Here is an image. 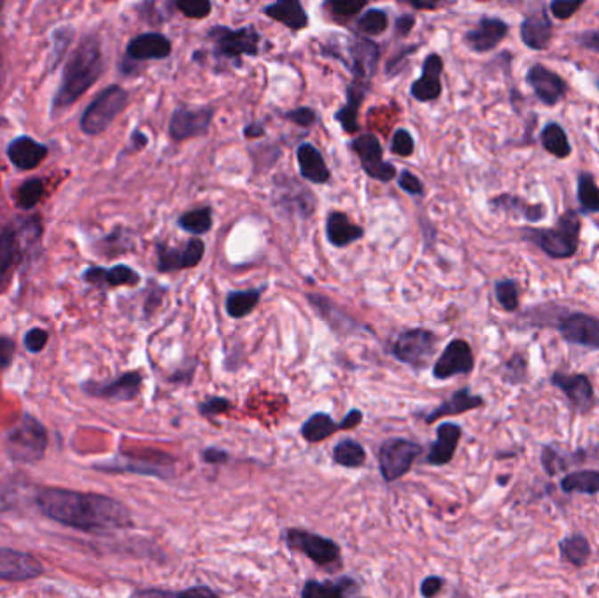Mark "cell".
Here are the masks:
<instances>
[{
  "instance_id": "59",
  "label": "cell",
  "mask_w": 599,
  "mask_h": 598,
  "mask_svg": "<svg viewBox=\"0 0 599 598\" xmlns=\"http://www.w3.org/2000/svg\"><path fill=\"white\" fill-rule=\"evenodd\" d=\"M363 423V413L360 409H351L345 418L342 420V429L344 430H352Z\"/></svg>"
},
{
  "instance_id": "27",
  "label": "cell",
  "mask_w": 599,
  "mask_h": 598,
  "mask_svg": "<svg viewBox=\"0 0 599 598\" xmlns=\"http://www.w3.org/2000/svg\"><path fill=\"white\" fill-rule=\"evenodd\" d=\"M365 235V230L352 223L342 211H331L327 217L328 242L335 248H345Z\"/></svg>"
},
{
  "instance_id": "9",
  "label": "cell",
  "mask_w": 599,
  "mask_h": 598,
  "mask_svg": "<svg viewBox=\"0 0 599 598\" xmlns=\"http://www.w3.org/2000/svg\"><path fill=\"white\" fill-rule=\"evenodd\" d=\"M436 342H438V337L432 330L412 328L398 335V339L393 344L391 353L398 362L419 371V369H425L433 358Z\"/></svg>"
},
{
  "instance_id": "63",
  "label": "cell",
  "mask_w": 599,
  "mask_h": 598,
  "mask_svg": "<svg viewBox=\"0 0 599 598\" xmlns=\"http://www.w3.org/2000/svg\"><path fill=\"white\" fill-rule=\"evenodd\" d=\"M410 4H412L414 9H436L438 7L436 4H426V2L425 4L423 2H410Z\"/></svg>"
},
{
  "instance_id": "62",
  "label": "cell",
  "mask_w": 599,
  "mask_h": 598,
  "mask_svg": "<svg viewBox=\"0 0 599 598\" xmlns=\"http://www.w3.org/2000/svg\"><path fill=\"white\" fill-rule=\"evenodd\" d=\"M134 141L137 143V148H139V150L144 148V146L148 144V137H146L144 134H141V132H135V134H134Z\"/></svg>"
},
{
  "instance_id": "55",
  "label": "cell",
  "mask_w": 599,
  "mask_h": 598,
  "mask_svg": "<svg viewBox=\"0 0 599 598\" xmlns=\"http://www.w3.org/2000/svg\"><path fill=\"white\" fill-rule=\"evenodd\" d=\"M202 460L209 465H223L230 460V453L221 449V447H216V446H211V447H206L202 451Z\"/></svg>"
},
{
  "instance_id": "32",
  "label": "cell",
  "mask_w": 599,
  "mask_h": 598,
  "mask_svg": "<svg viewBox=\"0 0 599 598\" xmlns=\"http://www.w3.org/2000/svg\"><path fill=\"white\" fill-rule=\"evenodd\" d=\"M265 14L275 21L286 25L293 32H300L309 25L305 7L298 0H279L265 7Z\"/></svg>"
},
{
  "instance_id": "35",
  "label": "cell",
  "mask_w": 599,
  "mask_h": 598,
  "mask_svg": "<svg viewBox=\"0 0 599 598\" xmlns=\"http://www.w3.org/2000/svg\"><path fill=\"white\" fill-rule=\"evenodd\" d=\"M106 472H135V474H144V476H155L168 479L174 476V463L172 458L165 462H126V463H108L102 465Z\"/></svg>"
},
{
  "instance_id": "10",
  "label": "cell",
  "mask_w": 599,
  "mask_h": 598,
  "mask_svg": "<svg viewBox=\"0 0 599 598\" xmlns=\"http://www.w3.org/2000/svg\"><path fill=\"white\" fill-rule=\"evenodd\" d=\"M126 102L128 94L117 85H112L104 92H101L81 116L83 132L88 135H97L104 132L117 118V114L125 109Z\"/></svg>"
},
{
  "instance_id": "49",
  "label": "cell",
  "mask_w": 599,
  "mask_h": 598,
  "mask_svg": "<svg viewBox=\"0 0 599 598\" xmlns=\"http://www.w3.org/2000/svg\"><path fill=\"white\" fill-rule=\"evenodd\" d=\"M414 150H416V144H414V137L410 135V132L405 130V128H398L393 134L391 153L407 159V157H410L414 153Z\"/></svg>"
},
{
  "instance_id": "24",
  "label": "cell",
  "mask_w": 599,
  "mask_h": 598,
  "mask_svg": "<svg viewBox=\"0 0 599 598\" xmlns=\"http://www.w3.org/2000/svg\"><path fill=\"white\" fill-rule=\"evenodd\" d=\"M367 94H368V83L352 79V83L347 86V102L335 112V119L342 125L345 134L358 132L360 128L358 114Z\"/></svg>"
},
{
  "instance_id": "19",
  "label": "cell",
  "mask_w": 599,
  "mask_h": 598,
  "mask_svg": "<svg viewBox=\"0 0 599 598\" xmlns=\"http://www.w3.org/2000/svg\"><path fill=\"white\" fill-rule=\"evenodd\" d=\"M141 386H142V376L139 373H126L110 382L85 384V389L86 393L99 397V398L128 402V400H134L141 393Z\"/></svg>"
},
{
  "instance_id": "33",
  "label": "cell",
  "mask_w": 599,
  "mask_h": 598,
  "mask_svg": "<svg viewBox=\"0 0 599 598\" xmlns=\"http://www.w3.org/2000/svg\"><path fill=\"white\" fill-rule=\"evenodd\" d=\"M263 290L265 286L253 288V290H242V291H230L224 300L226 315L233 320H242L249 316L260 304Z\"/></svg>"
},
{
  "instance_id": "20",
  "label": "cell",
  "mask_w": 599,
  "mask_h": 598,
  "mask_svg": "<svg viewBox=\"0 0 599 598\" xmlns=\"http://www.w3.org/2000/svg\"><path fill=\"white\" fill-rule=\"evenodd\" d=\"M559 332L564 340L599 349V320L587 315H571L561 322Z\"/></svg>"
},
{
  "instance_id": "8",
  "label": "cell",
  "mask_w": 599,
  "mask_h": 598,
  "mask_svg": "<svg viewBox=\"0 0 599 598\" xmlns=\"http://www.w3.org/2000/svg\"><path fill=\"white\" fill-rule=\"evenodd\" d=\"M423 446L403 438L393 437L384 440L379 447V471L385 483H394L412 471V465L421 456Z\"/></svg>"
},
{
  "instance_id": "6",
  "label": "cell",
  "mask_w": 599,
  "mask_h": 598,
  "mask_svg": "<svg viewBox=\"0 0 599 598\" xmlns=\"http://www.w3.org/2000/svg\"><path fill=\"white\" fill-rule=\"evenodd\" d=\"M284 543L289 551L302 553L321 569L336 570L342 565V549L329 537L304 528H287L284 532Z\"/></svg>"
},
{
  "instance_id": "25",
  "label": "cell",
  "mask_w": 599,
  "mask_h": 598,
  "mask_svg": "<svg viewBox=\"0 0 599 598\" xmlns=\"http://www.w3.org/2000/svg\"><path fill=\"white\" fill-rule=\"evenodd\" d=\"M46 155H48V148L27 135L16 137L7 148L9 160L21 170L36 168L46 159Z\"/></svg>"
},
{
  "instance_id": "37",
  "label": "cell",
  "mask_w": 599,
  "mask_h": 598,
  "mask_svg": "<svg viewBox=\"0 0 599 598\" xmlns=\"http://www.w3.org/2000/svg\"><path fill=\"white\" fill-rule=\"evenodd\" d=\"M333 462L344 469H360L367 463V451L356 438L345 437L335 444Z\"/></svg>"
},
{
  "instance_id": "31",
  "label": "cell",
  "mask_w": 599,
  "mask_h": 598,
  "mask_svg": "<svg viewBox=\"0 0 599 598\" xmlns=\"http://www.w3.org/2000/svg\"><path fill=\"white\" fill-rule=\"evenodd\" d=\"M484 404L482 397L479 395H472L468 388H463V389H457L456 393L450 395L449 400H445L443 404H440L438 407H435L432 413H428L425 416V422L428 425L435 423L436 420L440 418H445V416H456V414H463L466 411H472V409H477Z\"/></svg>"
},
{
  "instance_id": "60",
  "label": "cell",
  "mask_w": 599,
  "mask_h": 598,
  "mask_svg": "<svg viewBox=\"0 0 599 598\" xmlns=\"http://www.w3.org/2000/svg\"><path fill=\"white\" fill-rule=\"evenodd\" d=\"M579 43L587 48V50H593L599 53V29L598 30H593V32H584L580 37H579Z\"/></svg>"
},
{
  "instance_id": "12",
  "label": "cell",
  "mask_w": 599,
  "mask_h": 598,
  "mask_svg": "<svg viewBox=\"0 0 599 598\" xmlns=\"http://www.w3.org/2000/svg\"><path fill=\"white\" fill-rule=\"evenodd\" d=\"M213 119V108H177L170 116L168 134L175 143L202 137L209 132Z\"/></svg>"
},
{
  "instance_id": "7",
  "label": "cell",
  "mask_w": 599,
  "mask_h": 598,
  "mask_svg": "<svg viewBox=\"0 0 599 598\" xmlns=\"http://www.w3.org/2000/svg\"><path fill=\"white\" fill-rule=\"evenodd\" d=\"M207 37L215 45V54L231 61L235 67L242 65V56H256L260 53L262 36L253 27H240L231 30L228 27H213Z\"/></svg>"
},
{
  "instance_id": "61",
  "label": "cell",
  "mask_w": 599,
  "mask_h": 598,
  "mask_svg": "<svg viewBox=\"0 0 599 598\" xmlns=\"http://www.w3.org/2000/svg\"><path fill=\"white\" fill-rule=\"evenodd\" d=\"M265 135V128L258 123H251L244 128V137L247 139H258V137H263Z\"/></svg>"
},
{
  "instance_id": "26",
  "label": "cell",
  "mask_w": 599,
  "mask_h": 598,
  "mask_svg": "<svg viewBox=\"0 0 599 598\" xmlns=\"http://www.w3.org/2000/svg\"><path fill=\"white\" fill-rule=\"evenodd\" d=\"M296 160H298L300 174H302L304 179H307L314 184H327L329 181V177H331L329 168H328L321 152L314 144H311V143L300 144L298 150H296Z\"/></svg>"
},
{
  "instance_id": "54",
  "label": "cell",
  "mask_w": 599,
  "mask_h": 598,
  "mask_svg": "<svg viewBox=\"0 0 599 598\" xmlns=\"http://www.w3.org/2000/svg\"><path fill=\"white\" fill-rule=\"evenodd\" d=\"M48 344V333L41 328H32L27 335H25V346L28 351L32 353H39L45 349V346Z\"/></svg>"
},
{
  "instance_id": "43",
  "label": "cell",
  "mask_w": 599,
  "mask_h": 598,
  "mask_svg": "<svg viewBox=\"0 0 599 598\" xmlns=\"http://www.w3.org/2000/svg\"><path fill=\"white\" fill-rule=\"evenodd\" d=\"M579 201L586 213H599V186L587 172L579 176Z\"/></svg>"
},
{
  "instance_id": "41",
  "label": "cell",
  "mask_w": 599,
  "mask_h": 598,
  "mask_svg": "<svg viewBox=\"0 0 599 598\" xmlns=\"http://www.w3.org/2000/svg\"><path fill=\"white\" fill-rule=\"evenodd\" d=\"M561 488L566 493L595 495L599 491V472H596V471H580V472L568 474L561 481Z\"/></svg>"
},
{
  "instance_id": "17",
  "label": "cell",
  "mask_w": 599,
  "mask_h": 598,
  "mask_svg": "<svg viewBox=\"0 0 599 598\" xmlns=\"http://www.w3.org/2000/svg\"><path fill=\"white\" fill-rule=\"evenodd\" d=\"M506 34L508 25L503 20L482 16L477 27L465 36V41L475 53H488L506 37Z\"/></svg>"
},
{
  "instance_id": "28",
  "label": "cell",
  "mask_w": 599,
  "mask_h": 598,
  "mask_svg": "<svg viewBox=\"0 0 599 598\" xmlns=\"http://www.w3.org/2000/svg\"><path fill=\"white\" fill-rule=\"evenodd\" d=\"M21 255L23 253L16 230L9 226L0 232V291H4L9 284L12 272L21 262Z\"/></svg>"
},
{
  "instance_id": "36",
  "label": "cell",
  "mask_w": 599,
  "mask_h": 598,
  "mask_svg": "<svg viewBox=\"0 0 599 598\" xmlns=\"http://www.w3.org/2000/svg\"><path fill=\"white\" fill-rule=\"evenodd\" d=\"M340 430H344L342 422L336 423L327 413H314L307 422H304L300 434L307 442L316 444Z\"/></svg>"
},
{
  "instance_id": "5",
  "label": "cell",
  "mask_w": 599,
  "mask_h": 598,
  "mask_svg": "<svg viewBox=\"0 0 599 598\" xmlns=\"http://www.w3.org/2000/svg\"><path fill=\"white\" fill-rule=\"evenodd\" d=\"M48 447L46 429L32 416L25 414L18 425L5 435V451L11 460L32 463L45 456Z\"/></svg>"
},
{
  "instance_id": "47",
  "label": "cell",
  "mask_w": 599,
  "mask_h": 598,
  "mask_svg": "<svg viewBox=\"0 0 599 598\" xmlns=\"http://www.w3.org/2000/svg\"><path fill=\"white\" fill-rule=\"evenodd\" d=\"M494 290H496V299L505 311L512 313V311L517 309V306H519V288H517L515 281L501 279V281L496 283Z\"/></svg>"
},
{
  "instance_id": "53",
  "label": "cell",
  "mask_w": 599,
  "mask_h": 598,
  "mask_svg": "<svg viewBox=\"0 0 599 598\" xmlns=\"http://www.w3.org/2000/svg\"><path fill=\"white\" fill-rule=\"evenodd\" d=\"M584 5L582 0L568 2V0H554L550 4V11L557 20H570L580 7Z\"/></svg>"
},
{
  "instance_id": "42",
  "label": "cell",
  "mask_w": 599,
  "mask_h": 598,
  "mask_svg": "<svg viewBox=\"0 0 599 598\" xmlns=\"http://www.w3.org/2000/svg\"><path fill=\"white\" fill-rule=\"evenodd\" d=\"M387 25H389V14L382 9L372 7V9H367L365 12H361V16L358 18L356 29L363 36L376 37V36H381L387 30Z\"/></svg>"
},
{
  "instance_id": "34",
  "label": "cell",
  "mask_w": 599,
  "mask_h": 598,
  "mask_svg": "<svg viewBox=\"0 0 599 598\" xmlns=\"http://www.w3.org/2000/svg\"><path fill=\"white\" fill-rule=\"evenodd\" d=\"M85 279L93 284H106V286H134L139 284L141 275L128 266H116L109 271L101 267H92L85 274Z\"/></svg>"
},
{
  "instance_id": "50",
  "label": "cell",
  "mask_w": 599,
  "mask_h": 598,
  "mask_svg": "<svg viewBox=\"0 0 599 598\" xmlns=\"http://www.w3.org/2000/svg\"><path fill=\"white\" fill-rule=\"evenodd\" d=\"M398 186L409 193V195H423L425 193V186L421 183V179L409 168H403L398 176Z\"/></svg>"
},
{
  "instance_id": "14",
  "label": "cell",
  "mask_w": 599,
  "mask_h": 598,
  "mask_svg": "<svg viewBox=\"0 0 599 598\" xmlns=\"http://www.w3.org/2000/svg\"><path fill=\"white\" fill-rule=\"evenodd\" d=\"M206 255V242L202 239H190L181 248H170L164 242L157 246L158 271L174 272L197 267Z\"/></svg>"
},
{
  "instance_id": "38",
  "label": "cell",
  "mask_w": 599,
  "mask_h": 598,
  "mask_svg": "<svg viewBox=\"0 0 599 598\" xmlns=\"http://www.w3.org/2000/svg\"><path fill=\"white\" fill-rule=\"evenodd\" d=\"M213 209L211 208H197L191 211H186L182 217L177 219V225L181 230L200 237L206 235L213 228Z\"/></svg>"
},
{
  "instance_id": "23",
  "label": "cell",
  "mask_w": 599,
  "mask_h": 598,
  "mask_svg": "<svg viewBox=\"0 0 599 598\" xmlns=\"http://www.w3.org/2000/svg\"><path fill=\"white\" fill-rule=\"evenodd\" d=\"M552 382L566 393V397L570 398L575 409L579 411L591 409L593 400H595V391H593V384L587 376H582V374L566 376V374L557 373L552 376Z\"/></svg>"
},
{
  "instance_id": "39",
  "label": "cell",
  "mask_w": 599,
  "mask_h": 598,
  "mask_svg": "<svg viewBox=\"0 0 599 598\" xmlns=\"http://www.w3.org/2000/svg\"><path fill=\"white\" fill-rule=\"evenodd\" d=\"M128 598H219L218 594L209 586H191L188 590L174 592L164 588H144L134 592Z\"/></svg>"
},
{
  "instance_id": "48",
  "label": "cell",
  "mask_w": 599,
  "mask_h": 598,
  "mask_svg": "<svg viewBox=\"0 0 599 598\" xmlns=\"http://www.w3.org/2000/svg\"><path fill=\"white\" fill-rule=\"evenodd\" d=\"M175 7L191 20H204L211 14L213 4L209 0H177Z\"/></svg>"
},
{
  "instance_id": "4",
  "label": "cell",
  "mask_w": 599,
  "mask_h": 598,
  "mask_svg": "<svg viewBox=\"0 0 599 598\" xmlns=\"http://www.w3.org/2000/svg\"><path fill=\"white\" fill-rule=\"evenodd\" d=\"M580 217L570 209L559 217L554 228H531L526 232V235L548 257L563 260L571 258L577 253L580 241Z\"/></svg>"
},
{
  "instance_id": "18",
  "label": "cell",
  "mask_w": 599,
  "mask_h": 598,
  "mask_svg": "<svg viewBox=\"0 0 599 598\" xmlns=\"http://www.w3.org/2000/svg\"><path fill=\"white\" fill-rule=\"evenodd\" d=\"M441 74L443 58L438 53H430L423 61V76L412 85L410 95L417 102H433L441 95Z\"/></svg>"
},
{
  "instance_id": "46",
  "label": "cell",
  "mask_w": 599,
  "mask_h": 598,
  "mask_svg": "<svg viewBox=\"0 0 599 598\" xmlns=\"http://www.w3.org/2000/svg\"><path fill=\"white\" fill-rule=\"evenodd\" d=\"M45 195V183L41 179H28L18 190V204L23 209H32Z\"/></svg>"
},
{
  "instance_id": "52",
  "label": "cell",
  "mask_w": 599,
  "mask_h": 598,
  "mask_svg": "<svg viewBox=\"0 0 599 598\" xmlns=\"http://www.w3.org/2000/svg\"><path fill=\"white\" fill-rule=\"evenodd\" d=\"M284 116L291 123H295L298 127H304V128H311L318 119V112L312 108L293 109V111L286 112Z\"/></svg>"
},
{
  "instance_id": "30",
  "label": "cell",
  "mask_w": 599,
  "mask_h": 598,
  "mask_svg": "<svg viewBox=\"0 0 599 598\" xmlns=\"http://www.w3.org/2000/svg\"><path fill=\"white\" fill-rule=\"evenodd\" d=\"M521 39L522 43L531 48V50H545L552 39V23L546 14V11L542 9L540 12L530 14L522 25H521Z\"/></svg>"
},
{
  "instance_id": "56",
  "label": "cell",
  "mask_w": 599,
  "mask_h": 598,
  "mask_svg": "<svg viewBox=\"0 0 599 598\" xmlns=\"http://www.w3.org/2000/svg\"><path fill=\"white\" fill-rule=\"evenodd\" d=\"M443 588V579L438 576H430L421 583V595L425 598H435Z\"/></svg>"
},
{
  "instance_id": "1",
  "label": "cell",
  "mask_w": 599,
  "mask_h": 598,
  "mask_svg": "<svg viewBox=\"0 0 599 598\" xmlns=\"http://www.w3.org/2000/svg\"><path fill=\"white\" fill-rule=\"evenodd\" d=\"M37 505L48 518L85 532L108 534L134 525L123 502L99 493L46 488L39 493Z\"/></svg>"
},
{
  "instance_id": "57",
  "label": "cell",
  "mask_w": 599,
  "mask_h": 598,
  "mask_svg": "<svg viewBox=\"0 0 599 598\" xmlns=\"http://www.w3.org/2000/svg\"><path fill=\"white\" fill-rule=\"evenodd\" d=\"M14 355V342L7 337H0V369H5Z\"/></svg>"
},
{
  "instance_id": "21",
  "label": "cell",
  "mask_w": 599,
  "mask_h": 598,
  "mask_svg": "<svg viewBox=\"0 0 599 598\" xmlns=\"http://www.w3.org/2000/svg\"><path fill=\"white\" fill-rule=\"evenodd\" d=\"M172 53V43L158 32H148L134 37L126 46V56L134 61L165 60Z\"/></svg>"
},
{
  "instance_id": "29",
  "label": "cell",
  "mask_w": 599,
  "mask_h": 598,
  "mask_svg": "<svg viewBox=\"0 0 599 598\" xmlns=\"http://www.w3.org/2000/svg\"><path fill=\"white\" fill-rule=\"evenodd\" d=\"M358 590V581L352 578H340L336 581L309 579L302 588L300 598H349Z\"/></svg>"
},
{
  "instance_id": "45",
  "label": "cell",
  "mask_w": 599,
  "mask_h": 598,
  "mask_svg": "<svg viewBox=\"0 0 599 598\" xmlns=\"http://www.w3.org/2000/svg\"><path fill=\"white\" fill-rule=\"evenodd\" d=\"M327 7H329L331 18L336 21H351L358 14L361 16V11L367 7V2H354V0H331L328 2Z\"/></svg>"
},
{
  "instance_id": "16",
  "label": "cell",
  "mask_w": 599,
  "mask_h": 598,
  "mask_svg": "<svg viewBox=\"0 0 599 598\" xmlns=\"http://www.w3.org/2000/svg\"><path fill=\"white\" fill-rule=\"evenodd\" d=\"M528 83L545 106H555L568 92L566 81L554 70L537 63L528 70Z\"/></svg>"
},
{
  "instance_id": "22",
  "label": "cell",
  "mask_w": 599,
  "mask_h": 598,
  "mask_svg": "<svg viewBox=\"0 0 599 598\" xmlns=\"http://www.w3.org/2000/svg\"><path fill=\"white\" fill-rule=\"evenodd\" d=\"M463 435V430L456 423H441L436 429V438L432 442L428 455H426V463L433 467H441L447 465L457 449V442Z\"/></svg>"
},
{
  "instance_id": "2",
  "label": "cell",
  "mask_w": 599,
  "mask_h": 598,
  "mask_svg": "<svg viewBox=\"0 0 599 598\" xmlns=\"http://www.w3.org/2000/svg\"><path fill=\"white\" fill-rule=\"evenodd\" d=\"M104 54L97 37H86L70 54L55 95V108L72 106L102 76Z\"/></svg>"
},
{
  "instance_id": "11",
  "label": "cell",
  "mask_w": 599,
  "mask_h": 598,
  "mask_svg": "<svg viewBox=\"0 0 599 598\" xmlns=\"http://www.w3.org/2000/svg\"><path fill=\"white\" fill-rule=\"evenodd\" d=\"M352 150L360 157L361 167L370 179L389 183L398 176V170L393 163L384 160L381 141L374 134H363L352 141Z\"/></svg>"
},
{
  "instance_id": "40",
  "label": "cell",
  "mask_w": 599,
  "mask_h": 598,
  "mask_svg": "<svg viewBox=\"0 0 599 598\" xmlns=\"http://www.w3.org/2000/svg\"><path fill=\"white\" fill-rule=\"evenodd\" d=\"M542 144L550 155H554L557 159H568L570 153H571L568 135H566L564 128L557 123H548L542 130Z\"/></svg>"
},
{
  "instance_id": "3",
  "label": "cell",
  "mask_w": 599,
  "mask_h": 598,
  "mask_svg": "<svg viewBox=\"0 0 599 598\" xmlns=\"http://www.w3.org/2000/svg\"><path fill=\"white\" fill-rule=\"evenodd\" d=\"M338 41H329L323 45V52L331 58H338L354 76V79L368 83L379 65L381 48L367 37H336Z\"/></svg>"
},
{
  "instance_id": "58",
  "label": "cell",
  "mask_w": 599,
  "mask_h": 598,
  "mask_svg": "<svg viewBox=\"0 0 599 598\" xmlns=\"http://www.w3.org/2000/svg\"><path fill=\"white\" fill-rule=\"evenodd\" d=\"M414 25H416V16L414 14H403L396 20V34L405 37V36L410 34Z\"/></svg>"
},
{
  "instance_id": "15",
  "label": "cell",
  "mask_w": 599,
  "mask_h": 598,
  "mask_svg": "<svg viewBox=\"0 0 599 598\" xmlns=\"http://www.w3.org/2000/svg\"><path fill=\"white\" fill-rule=\"evenodd\" d=\"M45 574V565L30 553L0 547V581H30Z\"/></svg>"
},
{
  "instance_id": "44",
  "label": "cell",
  "mask_w": 599,
  "mask_h": 598,
  "mask_svg": "<svg viewBox=\"0 0 599 598\" xmlns=\"http://www.w3.org/2000/svg\"><path fill=\"white\" fill-rule=\"evenodd\" d=\"M561 551L563 554L575 565H584L589 558V553H591V547H589V543L586 537L582 536H573V537H568L561 543Z\"/></svg>"
},
{
  "instance_id": "13",
  "label": "cell",
  "mask_w": 599,
  "mask_h": 598,
  "mask_svg": "<svg viewBox=\"0 0 599 598\" xmlns=\"http://www.w3.org/2000/svg\"><path fill=\"white\" fill-rule=\"evenodd\" d=\"M475 358L470 344L463 339H454L447 344L433 365V378L445 381L454 376H465L474 371Z\"/></svg>"
},
{
  "instance_id": "51",
  "label": "cell",
  "mask_w": 599,
  "mask_h": 598,
  "mask_svg": "<svg viewBox=\"0 0 599 598\" xmlns=\"http://www.w3.org/2000/svg\"><path fill=\"white\" fill-rule=\"evenodd\" d=\"M230 407H231V404H230L228 398H224V397H211V398H207L206 402H202L198 405V411H200L202 416L211 418V416H218V414L226 413Z\"/></svg>"
}]
</instances>
